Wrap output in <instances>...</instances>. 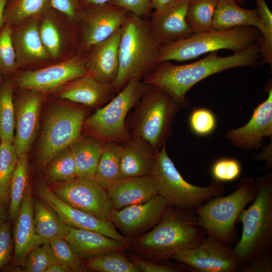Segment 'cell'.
I'll use <instances>...</instances> for the list:
<instances>
[{"label": "cell", "instance_id": "24", "mask_svg": "<svg viewBox=\"0 0 272 272\" xmlns=\"http://www.w3.org/2000/svg\"><path fill=\"white\" fill-rule=\"evenodd\" d=\"M39 19H32L12 27V38L16 53L17 69L43 61L50 56L40 37Z\"/></svg>", "mask_w": 272, "mask_h": 272}, {"label": "cell", "instance_id": "52", "mask_svg": "<svg viewBox=\"0 0 272 272\" xmlns=\"http://www.w3.org/2000/svg\"><path fill=\"white\" fill-rule=\"evenodd\" d=\"M70 271L69 269L64 266L55 263L50 266L46 272H69Z\"/></svg>", "mask_w": 272, "mask_h": 272}, {"label": "cell", "instance_id": "46", "mask_svg": "<svg viewBox=\"0 0 272 272\" xmlns=\"http://www.w3.org/2000/svg\"><path fill=\"white\" fill-rule=\"evenodd\" d=\"M13 249L10 227L4 222L0 225V270L10 261Z\"/></svg>", "mask_w": 272, "mask_h": 272}, {"label": "cell", "instance_id": "15", "mask_svg": "<svg viewBox=\"0 0 272 272\" xmlns=\"http://www.w3.org/2000/svg\"><path fill=\"white\" fill-rule=\"evenodd\" d=\"M167 206L165 199L158 194L144 203L118 210L112 209L108 220L123 236L131 238L152 229L160 221Z\"/></svg>", "mask_w": 272, "mask_h": 272}, {"label": "cell", "instance_id": "38", "mask_svg": "<svg viewBox=\"0 0 272 272\" xmlns=\"http://www.w3.org/2000/svg\"><path fill=\"white\" fill-rule=\"evenodd\" d=\"M47 179L53 182H64L77 177L76 168L70 148L55 156L46 165Z\"/></svg>", "mask_w": 272, "mask_h": 272}, {"label": "cell", "instance_id": "48", "mask_svg": "<svg viewBox=\"0 0 272 272\" xmlns=\"http://www.w3.org/2000/svg\"><path fill=\"white\" fill-rule=\"evenodd\" d=\"M51 8L70 20L78 21L82 9L79 0H50Z\"/></svg>", "mask_w": 272, "mask_h": 272}, {"label": "cell", "instance_id": "36", "mask_svg": "<svg viewBox=\"0 0 272 272\" xmlns=\"http://www.w3.org/2000/svg\"><path fill=\"white\" fill-rule=\"evenodd\" d=\"M85 265L99 272H141L123 251H111L88 259Z\"/></svg>", "mask_w": 272, "mask_h": 272}, {"label": "cell", "instance_id": "55", "mask_svg": "<svg viewBox=\"0 0 272 272\" xmlns=\"http://www.w3.org/2000/svg\"><path fill=\"white\" fill-rule=\"evenodd\" d=\"M1 85V75H0V86Z\"/></svg>", "mask_w": 272, "mask_h": 272}, {"label": "cell", "instance_id": "25", "mask_svg": "<svg viewBox=\"0 0 272 272\" xmlns=\"http://www.w3.org/2000/svg\"><path fill=\"white\" fill-rule=\"evenodd\" d=\"M33 202L31 191L28 187L15 219L14 229L15 261L22 266L31 250L40 245L35 230Z\"/></svg>", "mask_w": 272, "mask_h": 272}, {"label": "cell", "instance_id": "5", "mask_svg": "<svg viewBox=\"0 0 272 272\" xmlns=\"http://www.w3.org/2000/svg\"><path fill=\"white\" fill-rule=\"evenodd\" d=\"M256 180L255 198L238 219L242 223V231L233 250L242 266L271 251L272 173L268 171Z\"/></svg>", "mask_w": 272, "mask_h": 272}, {"label": "cell", "instance_id": "27", "mask_svg": "<svg viewBox=\"0 0 272 272\" xmlns=\"http://www.w3.org/2000/svg\"><path fill=\"white\" fill-rule=\"evenodd\" d=\"M241 26L259 30L260 22L256 9H244L234 0H218L213 15L212 28L224 30Z\"/></svg>", "mask_w": 272, "mask_h": 272}, {"label": "cell", "instance_id": "40", "mask_svg": "<svg viewBox=\"0 0 272 272\" xmlns=\"http://www.w3.org/2000/svg\"><path fill=\"white\" fill-rule=\"evenodd\" d=\"M57 263L70 270L80 271L83 269V261L64 238H57L48 242Z\"/></svg>", "mask_w": 272, "mask_h": 272}, {"label": "cell", "instance_id": "12", "mask_svg": "<svg viewBox=\"0 0 272 272\" xmlns=\"http://www.w3.org/2000/svg\"><path fill=\"white\" fill-rule=\"evenodd\" d=\"M127 14L124 10L110 2L82 8L78 21L81 24L82 50L89 51L121 28Z\"/></svg>", "mask_w": 272, "mask_h": 272}, {"label": "cell", "instance_id": "39", "mask_svg": "<svg viewBox=\"0 0 272 272\" xmlns=\"http://www.w3.org/2000/svg\"><path fill=\"white\" fill-rule=\"evenodd\" d=\"M12 32V27L7 23L0 30V75H9L17 69Z\"/></svg>", "mask_w": 272, "mask_h": 272}, {"label": "cell", "instance_id": "31", "mask_svg": "<svg viewBox=\"0 0 272 272\" xmlns=\"http://www.w3.org/2000/svg\"><path fill=\"white\" fill-rule=\"evenodd\" d=\"M121 144L111 142L104 144L94 180L106 190L119 178Z\"/></svg>", "mask_w": 272, "mask_h": 272}, {"label": "cell", "instance_id": "43", "mask_svg": "<svg viewBox=\"0 0 272 272\" xmlns=\"http://www.w3.org/2000/svg\"><path fill=\"white\" fill-rule=\"evenodd\" d=\"M189 125L192 132L200 137L212 133L217 126V119L214 113L205 107L194 108L189 118Z\"/></svg>", "mask_w": 272, "mask_h": 272}, {"label": "cell", "instance_id": "16", "mask_svg": "<svg viewBox=\"0 0 272 272\" xmlns=\"http://www.w3.org/2000/svg\"><path fill=\"white\" fill-rule=\"evenodd\" d=\"M38 193L42 200L69 227L98 232L121 243L127 249L129 241L107 220L97 218L77 209L57 197L45 184L39 185Z\"/></svg>", "mask_w": 272, "mask_h": 272}, {"label": "cell", "instance_id": "53", "mask_svg": "<svg viewBox=\"0 0 272 272\" xmlns=\"http://www.w3.org/2000/svg\"><path fill=\"white\" fill-rule=\"evenodd\" d=\"M8 0H0V30L4 25V14Z\"/></svg>", "mask_w": 272, "mask_h": 272}, {"label": "cell", "instance_id": "17", "mask_svg": "<svg viewBox=\"0 0 272 272\" xmlns=\"http://www.w3.org/2000/svg\"><path fill=\"white\" fill-rule=\"evenodd\" d=\"M22 94L14 101L15 138L18 157L28 154L36 137L44 94L32 90Z\"/></svg>", "mask_w": 272, "mask_h": 272}, {"label": "cell", "instance_id": "37", "mask_svg": "<svg viewBox=\"0 0 272 272\" xmlns=\"http://www.w3.org/2000/svg\"><path fill=\"white\" fill-rule=\"evenodd\" d=\"M260 22L256 40L262 62L272 64V13L265 0H254Z\"/></svg>", "mask_w": 272, "mask_h": 272}, {"label": "cell", "instance_id": "2", "mask_svg": "<svg viewBox=\"0 0 272 272\" xmlns=\"http://www.w3.org/2000/svg\"><path fill=\"white\" fill-rule=\"evenodd\" d=\"M207 235L193 212L167 206L159 222L151 230L129 241V247L141 257L162 262L197 246Z\"/></svg>", "mask_w": 272, "mask_h": 272}, {"label": "cell", "instance_id": "34", "mask_svg": "<svg viewBox=\"0 0 272 272\" xmlns=\"http://www.w3.org/2000/svg\"><path fill=\"white\" fill-rule=\"evenodd\" d=\"M15 84L7 79L0 86V140L14 143L15 138Z\"/></svg>", "mask_w": 272, "mask_h": 272}, {"label": "cell", "instance_id": "30", "mask_svg": "<svg viewBox=\"0 0 272 272\" xmlns=\"http://www.w3.org/2000/svg\"><path fill=\"white\" fill-rule=\"evenodd\" d=\"M52 9L50 0H8L4 23L12 27L43 17Z\"/></svg>", "mask_w": 272, "mask_h": 272}, {"label": "cell", "instance_id": "20", "mask_svg": "<svg viewBox=\"0 0 272 272\" xmlns=\"http://www.w3.org/2000/svg\"><path fill=\"white\" fill-rule=\"evenodd\" d=\"M121 28L106 39L93 46L85 58L89 74L99 82L113 84L119 68V43Z\"/></svg>", "mask_w": 272, "mask_h": 272}, {"label": "cell", "instance_id": "32", "mask_svg": "<svg viewBox=\"0 0 272 272\" xmlns=\"http://www.w3.org/2000/svg\"><path fill=\"white\" fill-rule=\"evenodd\" d=\"M18 155L13 143H0V225L4 222L6 209L10 201L9 186Z\"/></svg>", "mask_w": 272, "mask_h": 272}, {"label": "cell", "instance_id": "49", "mask_svg": "<svg viewBox=\"0 0 272 272\" xmlns=\"http://www.w3.org/2000/svg\"><path fill=\"white\" fill-rule=\"evenodd\" d=\"M271 253L258 256L243 265L240 270L244 272H271Z\"/></svg>", "mask_w": 272, "mask_h": 272}, {"label": "cell", "instance_id": "9", "mask_svg": "<svg viewBox=\"0 0 272 272\" xmlns=\"http://www.w3.org/2000/svg\"><path fill=\"white\" fill-rule=\"evenodd\" d=\"M152 175L157 183L158 194L165 199L167 206L185 211L193 212L225 192L222 183L214 179L208 186L203 187L184 180L168 155L166 146L157 152Z\"/></svg>", "mask_w": 272, "mask_h": 272}, {"label": "cell", "instance_id": "11", "mask_svg": "<svg viewBox=\"0 0 272 272\" xmlns=\"http://www.w3.org/2000/svg\"><path fill=\"white\" fill-rule=\"evenodd\" d=\"M194 272H236L242 264L233 249L207 235L197 246L171 257Z\"/></svg>", "mask_w": 272, "mask_h": 272}, {"label": "cell", "instance_id": "26", "mask_svg": "<svg viewBox=\"0 0 272 272\" xmlns=\"http://www.w3.org/2000/svg\"><path fill=\"white\" fill-rule=\"evenodd\" d=\"M65 239L82 259L127 248L118 241L96 232L69 227Z\"/></svg>", "mask_w": 272, "mask_h": 272}, {"label": "cell", "instance_id": "8", "mask_svg": "<svg viewBox=\"0 0 272 272\" xmlns=\"http://www.w3.org/2000/svg\"><path fill=\"white\" fill-rule=\"evenodd\" d=\"M145 86L142 80H130L111 100L86 118L83 131L104 143L129 140L132 135L126 126V118L139 103Z\"/></svg>", "mask_w": 272, "mask_h": 272}, {"label": "cell", "instance_id": "54", "mask_svg": "<svg viewBox=\"0 0 272 272\" xmlns=\"http://www.w3.org/2000/svg\"><path fill=\"white\" fill-rule=\"evenodd\" d=\"M238 5L240 6L243 4L246 0H234Z\"/></svg>", "mask_w": 272, "mask_h": 272}, {"label": "cell", "instance_id": "21", "mask_svg": "<svg viewBox=\"0 0 272 272\" xmlns=\"http://www.w3.org/2000/svg\"><path fill=\"white\" fill-rule=\"evenodd\" d=\"M58 91L59 98L90 107L104 105L116 93L112 84L101 83L90 74L70 81Z\"/></svg>", "mask_w": 272, "mask_h": 272}, {"label": "cell", "instance_id": "47", "mask_svg": "<svg viewBox=\"0 0 272 272\" xmlns=\"http://www.w3.org/2000/svg\"><path fill=\"white\" fill-rule=\"evenodd\" d=\"M151 0H111L110 3L124 10L128 13L143 18L150 11Z\"/></svg>", "mask_w": 272, "mask_h": 272}, {"label": "cell", "instance_id": "13", "mask_svg": "<svg viewBox=\"0 0 272 272\" xmlns=\"http://www.w3.org/2000/svg\"><path fill=\"white\" fill-rule=\"evenodd\" d=\"M87 74L85 57L75 55L58 63L23 73L16 78L15 83L21 89L45 94Z\"/></svg>", "mask_w": 272, "mask_h": 272}, {"label": "cell", "instance_id": "51", "mask_svg": "<svg viewBox=\"0 0 272 272\" xmlns=\"http://www.w3.org/2000/svg\"><path fill=\"white\" fill-rule=\"evenodd\" d=\"M111 0H79L81 8L103 5L110 2Z\"/></svg>", "mask_w": 272, "mask_h": 272}, {"label": "cell", "instance_id": "3", "mask_svg": "<svg viewBox=\"0 0 272 272\" xmlns=\"http://www.w3.org/2000/svg\"><path fill=\"white\" fill-rule=\"evenodd\" d=\"M128 116L127 128L131 135L140 137L157 151L166 146L172 134V125L181 103L157 86L145 84L141 99Z\"/></svg>", "mask_w": 272, "mask_h": 272}, {"label": "cell", "instance_id": "28", "mask_svg": "<svg viewBox=\"0 0 272 272\" xmlns=\"http://www.w3.org/2000/svg\"><path fill=\"white\" fill-rule=\"evenodd\" d=\"M105 143L92 136H81L70 147L76 168L77 177L94 180Z\"/></svg>", "mask_w": 272, "mask_h": 272}, {"label": "cell", "instance_id": "35", "mask_svg": "<svg viewBox=\"0 0 272 272\" xmlns=\"http://www.w3.org/2000/svg\"><path fill=\"white\" fill-rule=\"evenodd\" d=\"M218 0H189L186 16L193 34L212 28L214 13Z\"/></svg>", "mask_w": 272, "mask_h": 272}, {"label": "cell", "instance_id": "50", "mask_svg": "<svg viewBox=\"0 0 272 272\" xmlns=\"http://www.w3.org/2000/svg\"><path fill=\"white\" fill-rule=\"evenodd\" d=\"M177 0H151V8L155 10H158L164 8L173 3Z\"/></svg>", "mask_w": 272, "mask_h": 272}, {"label": "cell", "instance_id": "1", "mask_svg": "<svg viewBox=\"0 0 272 272\" xmlns=\"http://www.w3.org/2000/svg\"><path fill=\"white\" fill-rule=\"evenodd\" d=\"M218 51L210 52L195 62L176 65L170 61L158 63L143 79L165 90L180 102L184 108L188 105L186 95L196 84L225 70L240 67H254L260 58L256 42L245 49L228 56H220Z\"/></svg>", "mask_w": 272, "mask_h": 272}, {"label": "cell", "instance_id": "23", "mask_svg": "<svg viewBox=\"0 0 272 272\" xmlns=\"http://www.w3.org/2000/svg\"><path fill=\"white\" fill-rule=\"evenodd\" d=\"M121 144L119 178L152 175L158 151L138 137Z\"/></svg>", "mask_w": 272, "mask_h": 272}, {"label": "cell", "instance_id": "22", "mask_svg": "<svg viewBox=\"0 0 272 272\" xmlns=\"http://www.w3.org/2000/svg\"><path fill=\"white\" fill-rule=\"evenodd\" d=\"M107 192L112 209L118 210L147 201L158 194V187L154 176L150 175L119 178Z\"/></svg>", "mask_w": 272, "mask_h": 272}, {"label": "cell", "instance_id": "14", "mask_svg": "<svg viewBox=\"0 0 272 272\" xmlns=\"http://www.w3.org/2000/svg\"><path fill=\"white\" fill-rule=\"evenodd\" d=\"M70 206L97 218L108 220L112 210L107 190L94 180L76 177L51 189Z\"/></svg>", "mask_w": 272, "mask_h": 272}, {"label": "cell", "instance_id": "18", "mask_svg": "<svg viewBox=\"0 0 272 272\" xmlns=\"http://www.w3.org/2000/svg\"><path fill=\"white\" fill-rule=\"evenodd\" d=\"M267 98L254 110L249 121L243 126L230 129L226 138L236 147L246 151L261 147L265 138H272V86L265 87Z\"/></svg>", "mask_w": 272, "mask_h": 272}, {"label": "cell", "instance_id": "10", "mask_svg": "<svg viewBox=\"0 0 272 272\" xmlns=\"http://www.w3.org/2000/svg\"><path fill=\"white\" fill-rule=\"evenodd\" d=\"M84 106L63 104L49 109L38 147V162L42 166H46L55 156L82 136L84 122L87 117Z\"/></svg>", "mask_w": 272, "mask_h": 272}, {"label": "cell", "instance_id": "29", "mask_svg": "<svg viewBox=\"0 0 272 272\" xmlns=\"http://www.w3.org/2000/svg\"><path fill=\"white\" fill-rule=\"evenodd\" d=\"M35 230L40 244L60 238H65L69 226L64 223L56 213L44 202H33Z\"/></svg>", "mask_w": 272, "mask_h": 272}, {"label": "cell", "instance_id": "33", "mask_svg": "<svg viewBox=\"0 0 272 272\" xmlns=\"http://www.w3.org/2000/svg\"><path fill=\"white\" fill-rule=\"evenodd\" d=\"M28 154L18 157L11 176L9 186L10 206L8 214L10 219L15 220L19 213L24 195L28 187Z\"/></svg>", "mask_w": 272, "mask_h": 272}, {"label": "cell", "instance_id": "7", "mask_svg": "<svg viewBox=\"0 0 272 272\" xmlns=\"http://www.w3.org/2000/svg\"><path fill=\"white\" fill-rule=\"evenodd\" d=\"M259 34L257 29L250 26L224 30L212 28L160 46L157 63L171 60L186 61L221 49L238 52L256 42Z\"/></svg>", "mask_w": 272, "mask_h": 272}, {"label": "cell", "instance_id": "19", "mask_svg": "<svg viewBox=\"0 0 272 272\" xmlns=\"http://www.w3.org/2000/svg\"><path fill=\"white\" fill-rule=\"evenodd\" d=\"M189 1L177 0L151 14L148 20L149 28L160 46L193 34L186 20Z\"/></svg>", "mask_w": 272, "mask_h": 272}, {"label": "cell", "instance_id": "45", "mask_svg": "<svg viewBox=\"0 0 272 272\" xmlns=\"http://www.w3.org/2000/svg\"><path fill=\"white\" fill-rule=\"evenodd\" d=\"M129 260L143 272H179L191 270L185 265L179 264H164L150 261L140 257L137 254H129Z\"/></svg>", "mask_w": 272, "mask_h": 272}, {"label": "cell", "instance_id": "41", "mask_svg": "<svg viewBox=\"0 0 272 272\" xmlns=\"http://www.w3.org/2000/svg\"><path fill=\"white\" fill-rule=\"evenodd\" d=\"M57 263L48 242L33 248L27 255L23 266L26 272H46Z\"/></svg>", "mask_w": 272, "mask_h": 272}, {"label": "cell", "instance_id": "6", "mask_svg": "<svg viewBox=\"0 0 272 272\" xmlns=\"http://www.w3.org/2000/svg\"><path fill=\"white\" fill-rule=\"evenodd\" d=\"M256 193V179L252 177L241 178L232 193L215 197L193 211L198 225L208 235L226 245L230 244L233 240L235 224L241 213L253 201Z\"/></svg>", "mask_w": 272, "mask_h": 272}, {"label": "cell", "instance_id": "44", "mask_svg": "<svg viewBox=\"0 0 272 272\" xmlns=\"http://www.w3.org/2000/svg\"><path fill=\"white\" fill-rule=\"evenodd\" d=\"M242 166L239 160L232 158H222L216 160L211 167L213 179L220 182H231L241 175Z\"/></svg>", "mask_w": 272, "mask_h": 272}, {"label": "cell", "instance_id": "4", "mask_svg": "<svg viewBox=\"0 0 272 272\" xmlns=\"http://www.w3.org/2000/svg\"><path fill=\"white\" fill-rule=\"evenodd\" d=\"M160 45L150 31L148 20L128 13L121 28L119 68L113 84L116 93L131 79L140 80L157 64Z\"/></svg>", "mask_w": 272, "mask_h": 272}, {"label": "cell", "instance_id": "42", "mask_svg": "<svg viewBox=\"0 0 272 272\" xmlns=\"http://www.w3.org/2000/svg\"><path fill=\"white\" fill-rule=\"evenodd\" d=\"M50 11L43 17L39 26V32L41 40L49 56L55 58L59 54L61 42L59 31L50 16Z\"/></svg>", "mask_w": 272, "mask_h": 272}]
</instances>
